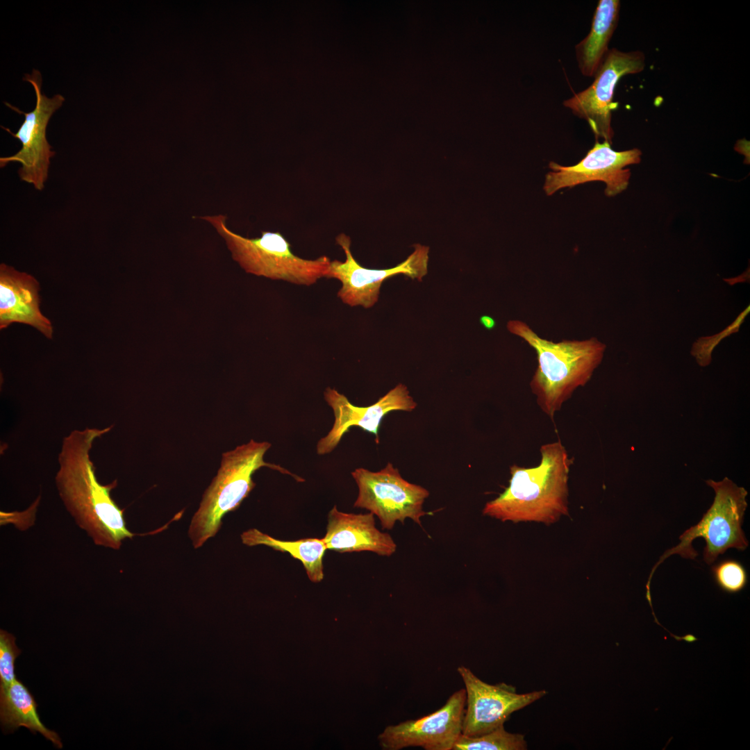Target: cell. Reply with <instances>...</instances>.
Instances as JSON below:
<instances>
[{
  "label": "cell",
  "mask_w": 750,
  "mask_h": 750,
  "mask_svg": "<svg viewBox=\"0 0 750 750\" xmlns=\"http://www.w3.org/2000/svg\"><path fill=\"white\" fill-rule=\"evenodd\" d=\"M112 427H86L74 430L64 437L55 482L66 510L94 544L118 550L123 540L137 534L128 530L124 510L111 497L117 481L106 485L99 483L90 457L94 441Z\"/></svg>",
  "instance_id": "cell-1"
},
{
  "label": "cell",
  "mask_w": 750,
  "mask_h": 750,
  "mask_svg": "<svg viewBox=\"0 0 750 750\" xmlns=\"http://www.w3.org/2000/svg\"><path fill=\"white\" fill-rule=\"evenodd\" d=\"M538 466L510 467L509 485L487 502L483 514L502 522L552 524L568 514V479L573 458L560 440L541 446Z\"/></svg>",
  "instance_id": "cell-2"
},
{
  "label": "cell",
  "mask_w": 750,
  "mask_h": 750,
  "mask_svg": "<svg viewBox=\"0 0 750 750\" xmlns=\"http://www.w3.org/2000/svg\"><path fill=\"white\" fill-rule=\"evenodd\" d=\"M507 329L535 351L538 367L530 388L542 411L553 419L574 392L590 380L602 360L606 344L596 338L554 342L540 337L520 320L508 321Z\"/></svg>",
  "instance_id": "cell-3"
},
{
  "label": "cell",
  "mask_w": 750,
  "mask_h": 750,
  "mask_svg": "<svg viewBox=\"0 0 750 750\" xmlns=\"http://www.w3.org/2000/svg\"><path fill=\"white\" fill-rule=\"evenodd\" d=\"M272 444L251 440L222 455L217 476L203 495L199 508L193 515L188 535L195 549L214 537L222 526L224 516L236 510L256 486L252 475L267 467L290 475L298 482L304 479L280 465L264 460Z\"/></svg>",
  "instance_id": "cell-4"
},
{
  "label": "cell",
  "mask_w": 750,
  "mask_h": 750,
  "mask_svg": "<svg viewBox=\"0 0 750 750\" xmlns=\"http://www.w3.org/2000/svg\"><path fill=\"white\" fill-rule=\"evenodd\" d=\"M225 240L232 258L249 274L302 285H311L326 277L331 260L326 256L308 260L293 253L280 232L262 231L255 238L243 237L226 226V216L201 217Z\"/></svg>",
  "instance_id": "cell-5"
},
{
  "label": "cell",
  "mask_w": 750,
  "mask_h": 750,
  "mask_svg": "<svg viewBox=\"0 0 750 750\" xmlns=\"http://www.w3.org/2000/svg\"><path fill=\"white\" fill-rule=\"evenodd\" d=\"M715 491L712 504L701 519L679 537L680 543L667 550L653 566L646 585L647 599H650V583L657 567L667 558L678 554L683 558L694 559L698 553L692 543L697 538L706 541L703 560L708 565L713 563L718 556L730 548L745 550L748 540L742 528L744 515L747 507V491L725 477L721 481H706Z\"/></svg>",
  "instance_id": "cell-6"
},
{
  "label": "cell",
  "mask_w": 750,
  "mask_h": 750,
  "mask_svg": "<svg viewBox=\"0 0 750 750\" xmlns=\"http://www.w3.org/2000/svg\"><path fill=\"white\" fill-rule=\"evenodd\" d=\"M351 476L358 488L353 507L377 516L383 529L392 530L397 522L404 524L406 519L421 525V518L428 514L423 505L428 490L404 479L391 462L378 472L356 468Z\"/></svg>",
  "instance_id": "cell-7"
},
{
  "label": "cell",
  "mask_w": 750,
  "mask_h": 750,
  "mask_svg": "<svg viewBox=\"0 0 750 750\" xmlns=\"http://www.w3.org/2000/svg\"><path fill=\"white\" fill-rule=\"evenodd\" d=\"M23 80L30 83L36 95L35 108L28 112L19 110L7 102L5 105L24 115V120L17 131L12 133L9 128L1 126L22 143V147L15 154L0 158V167H3L11 162L21 164L18 174L22 181L33 185L38 190H42L48 178L50 159L55 155L46 137L49 121L65 101L61 94L47 97L42 92V75L38 69L31 74H26Z\"/></svg>",
  "instance_id": "cell-8"
},
{
  "label": "cell",
  "mask_w": 750,
  "mask_h": 750,
  "mask_svg": "<svg viewBox=\"0 0 750 750\" xmlns=\"http://www.w3.org/2000/svg\"><path fill=\"white\" fill-rule=\"evenodd\" d=\"M645 67L644 54L640 51L624 52L615 48L608 50L594 75L592 83L585 90L563 101V105L580 118L587 121L596 140L612 144L614 131L611 126L615 89L620 78L638 74Z\"/></svg>",
  "instance_id": "cell-9"
},
{
  "label": "cell",
  "mask_w": 750,
  "mask_h": 750,
  "mask_svg": "<svg viewBox=\"0 0 750 750\" xmlns=\"http://www.w3.org/2000/svg\"><path fill=\"white\" fill-rule=\"evenodd\" d=\"M335 240L344 251L346 259L344 262L331 260L325 278H336L341 282L338 297L348 306L372 308L378 300L381 286L385 279L403 274L420 282L428 272V247L414 244V251L394 267L369 269L362 267L353 258L349 236L340 233Z\"/></svg>",
  "instance_id": "cell-10"
},
{
  "label": "cell",
  "mask_w": 750,
  "mask_h": 750,
  "mask_svg": "<svg viewBox=\"0 0 750 750\" xmlns=\"http://www.w3.org/2000/svg\"><path fill=\"white\" fill-rule=\"evenodd\" d=\"M641 155V151L636 148L617 151L609 142L600 143L597 140L585 156L574 165L562 166L550 162L549 167L552 170L545 176L544 191L550 196L562 188L602 181L606 186V195L613 197L627 188L631 172L626 167L638 164Z\"/></svg>",
  "instance_id": "cell-11"
},
{
  "label": "cell",
  "mask_w": 750,
  "mask_h": 750,
  "mask_svg": "<svg viewBox=\"0 0 750 750\" xmlns=\"http://www.w3.org/2000/svg\"><path fill=\"white\" fill-rule=\"evenodd\" d=\"M466 693L462 734L479 736L503 726L509 717L547 694L546 690L518 694L516 688L505 683L488 684L468 667L457 668Z\"/></svg>",
  "instance_id": "cell-12"
},
{
  "label": "cell",
  "mask_w": 750,
  "mask_h": 750,
  "mask_svg": "<svg viewBox=\"0 0 750 750\" xmlns=\"http://www.w3.org/2000/svg\"><path fill=\"white\" fill-rule=\"evenodd\" d=\"M465 689L453 692L436 711L416 719L387 726L378 737L381 747L399 750L420 747L426 750H452L462 734Z\"/></svg>",
  "instance_id": "cell-13"
},
{
  "label": "cell",
  "mask_w": 750,
  "mask_h": 750,
  "mask_svg": "<svg viewBox=\"0 0 750 750\" xmlns=\"http://www.w3.org/2000/svg\"><path fill=\"white\" fill-rule=\"evenodd\" d=\"M324 398L331 408L335 420L328 433L317 443L316 452L321 456L332 452L353 426L374 434L378 444L380 424L385 415L394 410L411 412L417 405L403 383L397 384L374 404L365 407L352 404L344 394L330 387L325 389Z\"/></svg>",
  "instance_id": "cell-14"
},
{
  "label": "cell",
  "mask_w": 750,
  "mask_h": 750,
  "mask_svg": "<svg viewBox=\"0 0 750 750\" xmlns=\"http://www.w3.org/2000/svg\"><path fill=\"white\" fill-rule=\"evenodd\" d=\"M323 540L327 549L339 553L371 551L390 556L397 550L391 535L376 527L374 514L344 512L336 506L328 513Z\"/></svg>",
  "instance_id": "cell-15"
},
{
  "label": "cell",
  "mask_w": 750,
  "mask_h": 750,
  "mask_svg": "<svg viewBox=\"0 0 750 750\" xmlns=\"http://www.w3.org/2000/svg\"><path fill=\"white\" fill-rule=\"evenodd\" d=\"M40 289L31 275L17 271L4 263L0 265V328L22 323L38 329L47 338L53 329L50 320L40 309Z\"/></svg>",
  "instance_id": "cell-16"
},
{
  "label": "cell",
  "mask_w": 750,
  "mask_h": 750,
  "mask_svg": "<svg viewBox=\"0 0 750 750\" xmlns=\"http://www.w3.org/2000/svg\"><path fill=\"white\" fill-rule=\"evenodd\" d=\"M620 10L618 0H600L588 35L575 47L578 66L585 76L594 77L609 49Z\"/></svg>",
  "instance_id": "cell-17"
},
{
  "label": "cell",
  "mask_w": 750,
  "mask_h": 750,
  "mask_svg": "<svg viewBox=\"0 0 750 750\" xmlns=\"http://www.w3.org/2000/svg\"><path fill=\"white\" fill-rule=\"evenodd\" d=\"M38 704L20 680L0 688V719L4 730L13 732L24 726L33 733H40L57 748L62 747L59 735L42 724L37 711Z\"/></svg>",
  "instance_id": "cell-18"
},
{
  "label": "cell",
  "mask_w": 750,
  "mask_h": 750,
  "mask_svg": "<svg viewBox=\"0 0 750 750\" xmlns=\"http://www.w3.org/2000/svg\"><path fill=\"white\" fill-rule=\"evenodd\" d=\"M241 539L242 543L249 547L265 545L276 551L288 553L302 563L309 580L313 583H319L324 578L323 558L328 549L323 538L284 541L256 528H251L241 535Z\"/></svg>",
  "instance_id": "cell-19"
},
{
  "label": "cell",
  "mask_w": 750,
  "mask_h": 750,
  "mask_svg": "<svg viewBox=\"0 0 750 750\" xmlns=\"http://www.w3.org/2000/svg\"><path fill=\"white\" fill-rule=\"evenodd\" d=\"M527 743L524 735L512 733L501 726L479 736L461 734L452 750H525Z\"/></svg>",
  "instance_id": "cell-20"
},
{
  "label": "cell",
  "mask_w": 750,
  "mask_h": 750,
  "mask_svg": "<svg viewBox=\"0 0 750 750\" xmlns=\"http://www.w3.org/2000/svg\"><path fill=\"white\" fill-rule=\"evenodd\" d=\"M712 572L715 582L726 592L737 593L747 585V572L738 561L722 560L712 567Z\"/></svg>",
  "instance_id": "cell-21"
},
{
  "label": "cell",
  "mask_w": 750,
  "mask_h": 750,
  "mask_svg": "<svg viewBox=\"0 0 750 750\" xmlns=\"http://www.w3.org/2000/svg\"><path fill=\"white\" fill-rule=\"evenodd\" d=\"M21 653L15 644V637L0 630V688L10 685L15 679V661Z\"/></svg>",
  "instance_id": "cell-22"
},
{
  "label": "cell",
  "mask_w": 750,
  "mask_h": 750,
  "mask_svg": "<svg viewBox=\"0 0 750 750\" xmlns=\"http://www.w3.org/2000/svg\"><path fill=\"white\" fill-rule=\"evenodd\" d=\"M749 312V306L741 312L738 318L723 331L711 337L701 338L694 343L691 353L696 358L697 362L700 366L706 367L710 363L711 353L714 348L722 338L738 331L740 326L742 324Z\"/></svg>",
  "instance_id": "cell-23"
},
{
  "label": "cell",
  "mask_w": 750,
  "mask_h": 750,
  "mask_svg": "<svg viewBox=\"0 0 750 750\" xmlns=\"http://www.w3.org/2000/svg\"><path fill=\"white\" fill-rule=\"evenodd\" d=\"M40 503V497L26 510L22 512H1V523L10 520L19 529L28 528L35 521L37 508Z\"/></svg>",
  "instance_id": "cell-24"
},
{
  "label": "cell",
  "mask_w": 750,
  "mask_h": 750,
  "mask_svg": "<svg viewBox=\"0 0 750 750\" xmlns=\"http://www.w3.org/2000/svg\"><path fill=\"white\" fill-rule=\"evenodd\" d=\"M480 322L482 326L488 330H492L496 326L495 320L492 317L488 315L481 316L480 317Z\"/></svg>",
  "instance_id": "cell-25"
}]
</instances>
